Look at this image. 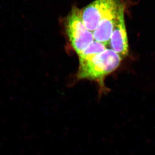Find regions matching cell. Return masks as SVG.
Returning <instances> with one entry per match:
<instances>
[{"mask_svg":"<svg viewBox=\"0 0 155 155\" xmlns=\"http://www.w3.org/2000/svg\"><path fill=\"white\" fill-rule=\"evenodd\" d=\"M122 59L112 49H106L89 58L79 60L78 78L94 81L104 87L105 78L119 67Z\"/></svg>","mask_w":155,"mask_h":155,"instance_id":"1","label":"cell"},{"mask_svg":"<svg viewBox=\"0 0 155 155\" xmlns=\"http://www.w3.org/2000/svg\"><path fill=\"white\" fill-rule=\"evenodd\" d=\"M65 28L71 45L78 55L94 41L92 32L85 26L82 19L81 10L74 7L65 20Z\"/></svg>","mask_w":155,"mask_h":155,"instance_id":"2","label":"cell"},{"mask_svg":"<svg viewBox=\"0 0 155 155\" xmlns=\"http://www.w3.org/2000/svg\"><path fill=\"white\" fill-rule=\"evenodd\" d=\"M117 0H95L81 10L82 17L85 26L93 32L103 16Z\"/></svg>","mask_w":155,"mask_h":155,"instance_id":"3","label":"cell"},{"mask_svg":"<svg viewBox=\"0 0 155 155\" xmlns=\"http://www.w3.org/2000/svg\"><path fill=\"white\" fill-rule=\"evenodd\" d=\"M109 43L111 49L118 54L122 58L128 55L129 46L124 19V8L122 4L119 8Z\"/></svg>","mask_w":155,"mask_h":155,"instance_id":"4","label":"cell"},{"mask_svg":"<svg viewBox=\"0 0 155 155\" xmlns=\"http://www.w3.org/2000/svg\"><path fill=\"white\" fill-rule=\"evenodd\" d=\"M121 4L120 2L117 0L103 16L97 28L93 32L95 41L106 45L109 43Z\"/></svg>","mask_w":155,"mask_h":155,"instance_id":"5","label":"cell"},{"mask_svg":"<svg viewBox=\"0 0 155 155\" xmlns=\"http://www.w3.org/2000/svg\"><path fill=\"white\" fill-rule=\"evenodd\" d=\"M106 45L94 40L83 52L79 54L78 55L79 60L86 59L101 53L107 49Z\"/></svg>","mask_w":155,"mask_h":155,"instance_id":"6","label":"cell"}]
</instances>
